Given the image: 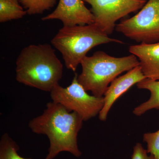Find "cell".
<instances>
[{
	"label": "cell",
	"instance_id": "cell-1",
	"mask_svg": "<svg viewBox=\"0 0 159 159\" xmlns=\"http://www.w3.org/2000/svg\"><path fill=\"white\" fill-rule=\"evenodd\" d=\"M83 122L77 113L52 101L47 103L41 115L30 120L29 125L34 133L48 138L50 147L45 159H53L63 152L79 157L82 153L78 148L77 136Z\"/></svg>",
	"mask_w": 159,
	"mask_h": 159
},
{
	"label": "cell",
	"instance_id": "cell-2",
	"mask_svg": "<svg viewBox=\"0 0 159 159\" xmlns=\"http://www.w3.org/2000/svg\"><path fill=\"white\" fill-rule=\"evenodd\" d=\"M63 66L49 44H31L21 51L16 61L18 82L51 92L62 78Z\"/></svg>",
	"mask_w": 159,
	"mask_h": 159
},
{
	"label": "cell",
	"instance_id": "cell-3",
	"mask_svg": "<svg viewBox=\"0 0 159 159\" xmlns=\"http://www.w3.org/2000/svg\"><path fill=\"white\" fill-rule=\"evenodd\" d=\"M51 44L60 52L66 67L75 72L89 51L96 46L110 43H123L111 38L96 24L63 26L51 40Z\"/></svg>",
	"mask_w": 159,
	"mask_h": 159
},
{
	"label": "cell",
	"instance_id": "cell-4",
	"mask_svg": "<svg viewBox=\"0 0 159 159\" xmlns=\"http://www.w3.org/2000/svg\"><path fill=\"white\" fill-rule=\"evenodd\" d=\"M80 65L82 71L78 75V82L93 96L102 97L114 80L123 72L140 65V62L134 54L116 57L98 51L84 57Z\"/></svg>",
	"mask_w": 159,
	"mask_h": 159
},
{
	"label": "cell",
	"instance_id": "cell-5",
	"mask_svg": "<svg viewBox=\"0 0 159 159\" xmlns=\"http://www.w3.org/2000/svg\"><path fill=\"white\" fill-rule=\"evenodd\" d=\"M75 74L70 85L64 88L57 84L50 92L52 101L59 103L71 112L77 113L84 121L99 115L104 104V97L88 93Z\"/></svg>",
	"mask_w": 159,
	"mask_h": 159
},
{
	"label": "cell",
	"instance_id": "cell-6",
	"mask_svg": "<svg viewBox=\"0 0 159 159\" xmlns=\"http://www.w3.org/2000/svg\"><path fill=\"white\" fill-rule=\"evenodd\" d=\"M116 30L141 43L159 42V0H148L133 17L116 25Z\"/></svg>",
	"mask_w": 159,
	"mask_h": 159
},
{
	"label": "cell",
	"instance_id": "cell-7",
	"mask_svg": "<svg viewBox=\"0 0 159 159\" xmlns=\"http://www.w3.org/2000/svg\"><path fill=\"white\" fill-rule=\"evenodd\" d=\"M92 6L94 24L108 35L111 34L118 20L141 9L146 0H83Z\"/></svg>",
	"mask_w": 159,
	"mask_h": 159
},
{
	"label": "cell",
	"instance_id": "cell-8",
	"mask_svg": "<svg viewBox=\"0 0 159 159\" xmlns=\"http://www.w3.org/2000/svg\"><path fill=\"white\" fill-rule=\"evenodd\" d=\"M83 0H59L56 9L43 21L58 20L64 26L84 25L94 23L93 15Z\"/></svg>",
	"mask_w": 159,
	"mask_h": 159
},
{
	"label": "cell",
	"instance_id": "cell-9",
	"mask_svg": "<svg viewBox=\"0 0 159 159\" xmlns=\"http://www.w3.org/2000/svg\"><path fill=\"white\" fill-rule=\"evenodd\" d=\"M146 78L140 65L127 71L124 75L117 77L111 83L106 91L104 104L99 115L100 121H105L111 107L119 97L134 84Z\"/></svg>",
	"mask_w": 159,
	"mask_h": 159
},
{
	"label": "cell",
	"instance_id": "cell-10",
	"mask_svg": "<svg viewBox=\"0 0 159 159\" xmlns=\"http://www.w3.org/2000/svg\"><path fill=\"white\" fill-rule=\"evenodd\" d=\"M129 51L139 59L146 78L159 80V42L131 45Z\"/></svg>",
	"mask_w": 159,
	"mask_h": 159
},
{
	"label": "cell",
	"instance_id": "cell-11",
	"mask_svg": "<svg viewBox=\"0 0 159 159\" xmlns=\"http://www.w3.org/2000/svg\"><path fill=\"white\" fill-rule=\"evenodd\" d=\"M137 86L139 89L149 91L150 97L146 102L134 109V114L139 116L150 110H159V80H152L146 78L138 83Z\"/></svg>",
	"mask_w": 159,
	"mask_h": 159
},
{
	"label": "cell",
	"instance_id": "cell-12",
	"mask_svg": "<svg viewBox=\"0 0 159 159\" xmlns=\"http://www.w3.org/2000/svg\"><path fill=\"white\" fill-rule=\"evenodd\" d=\"M19 2L20 0H0V22L20 19L28 14Z\"/></svg>",
	"mask_w": 159,
	"mask_h": 159
},
{
	"label": "cell",
	"instance_id": "cell-13",
	"mask_svg": "<svg viewBox=\"0 0 159 159\" xmlns=\"http://www.w3.org/2000/svg\"><path fill=\"white\" fill-rule=\"evenodd\" d=\"M20 147L8 134L2 136L0 141V159H31L25 158L18 153Z\"/></svg>",
	"mask_w": 159,
	"mask_h": 159
},
{
	"label": "cell",
	"instance_id": "cell-14",
	"mask_svg": "<svg viewBox=\"0 0 159 159\" xmlns=\"http://www.w3.org/2000/svg\"><path fill=\"white\" fill-rule=\"evenodd\" d=\"M58 0H20L27 14L29 15L43 14L53 8Z\"/></svg>",
	"mask_w": 159,
	"mask_h": 159
},
{
	"label": "cell",
	"instance_id": "cell-15",
	"mask_svg": "<svg viewBox=\"0 0 159 159\" xmlns=\"http://www.w3.org/2000/svg\"><path fill=\"white\" fill-rule=\"evenodd\" d=\"M143 139L147 144L148 153L155 159H159V129L155 132L144 134Z\"/></svg>",
	"mask_w": 159,
	"mask_h": 159
},
{
	"label": "cell",
	"instance_id": "cell-16",
	"mask_svg": "<svg viewBox=\"0 0 159 159\" xmlns=\"http://www.w3.org/2000/svg\"><path fill=\"white\" fill-rule=\"evenodd\" d=\"M148 153L141 143H137L134 147L131 159H155L152 155L148 156Z\"/></svg>",
	"mask_w": 159,
	"mask_h": 159
}]
</instances>
